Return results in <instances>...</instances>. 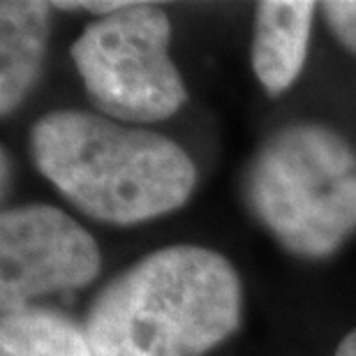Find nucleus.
<instances>
[{"label":"nucleus","mask_w":356,"mask_h":356,"mask_svg":"<svg viewBox=\"0 0 356 356\" xmlns=\"http://www.w3.org/2000/svg\"><path fill=\"white\" fill-rule=\"evenodd\" d=\"M243 287L211 248H160L106 282L86 324L95 356H204L241 324Z\"/></svg>","instance_id":"nucleus-1"},{"label":"nucleus","mask_w":356,"mask_h":356,"mask_svg":"<svg viewBox=\"0 0 356 356\" xmlns=\"http://www.w3.org/2000/svg\"><path fill=\"white\" fill-rule=\"evenodd\" d=\"M31 153L74 209L109 225L178 211L197 185L195 162L176 141L88 111L42 116L31 130Z\"/></svg>","instance_id":"nucleus-2"},{"label":"nucleus","mask_w":356,"mask_h":356,"mask_svg":"<svg viewBox=\"0 0 356 356\" xmlns=\"http://www.w3.org/2000/svg\"><path fill=\"white\" fill-rule=\"evenodd\" d=\"M243 195L289 252L324 259L356 232V151L326 125H287L254 153Z\"/></svg>","instance_id":"nucleus-3"},{"label":"nucleus","mask_w":356,"mask_h":356,"mask_svg":"<svg viewBox=\"0 0 356 356\" xmlns=\"http://www.w3.org/2000/svg\"><path fill=\"white\" fill-rule=\"evenodd\" d=\"M169 40L172 21L148 3H127L83 28L70 56L102 116L158 123L181 111L188 88L169 58Z\"/></svg>","instance_id":"nucleus-4"},{"label":"nucleus","mask_w":356,"mask_h":356,"mask_svg":"<svg viewBox=\"0 0 356 356\" xmlns=\"http://www.w3.org/2000/svg\"><path fill=\"white\" fill-rule=\"evenodd\" d=\"M99 268L95 238L56 206L26 204L0 216L3 317L33 308L35 298L86 287Z\"/></svg>","instance_id":"nucleus-5"},{"label":"nucleus","mask_w":356,"mask_h":356,"mask_svg":"<svg viewBox=\"0 0 356 356\" xmlns=\"http://www.w3.org/2000/svg\"><path fill=\"white\" fill-rule=\"evenodd\" d=\"M317 5L305 0H264L252 21V70L268 95H280L298 79L308 58Z\"/></svg>","instance_id":"nucleus-6"},{"label":"nucleus","mask_w":356,"mask_h":356,"mask_svg":"<svg viewBox=\"0 0 356 356\" xmlns=\"http://www.w3.org/2000/svg\"><path fill=\"white\" fill-rule=\"evenodd\" d=\"M49 3H0V113L10 116L40 79L49 40Z\"/></svg>","instance_id":"nucleus-7"},{"label":"nucleus","mask_w":356,"mask_h":356,"mask_svg":"<svg viewBox=\"0 0 356 356\" xmlns=\"http://www.w3.org/2000/svg\"><path fill=\"white\" fill-rule=\"evenodd\" d=\"M0 356H95L86 331L60 312L28 308L5 315Z\"/></svg>","instance_id":"nucleus-8"},{"label":"nucleus","mask_w":356,"mask_h":356,"mask_svg":"<svg viewBox=\"0 0 356 356\" xmlns=\"http://www.w3.org/2000/svg\"><path fill=\"white\" fill-rule=\"evenodd\" d=\"M317 7L336 40L347 51L356 54V0H329Z\"/></svg>","instance_id":"nucleus-9"},{"label":"nucleus","mask_w":356,"mask_h":356,"mask_svg":"<svg viewBox=\"0 0 356 356\" xmlns=\"http://www.w3.org/2000/svg\"><path fill=\"white\" fill-rule=\"evenodd\" d=\"M127 3L123 0H109V3H54V7L58 10H67V12H92V14H99L102 17H109V14L123 10Z\"/></svg>","instance_id":"nucleus-10"},{"label":"nucleus","mask_w":356,"mask_h":356,"mask_svg":"<svg viewBox=\"0 0 356 356\" xmlns=\"http://www.w3.org/2000/svg\"><path fill=\"white\" fill-rule=\"evenodd\" d=\"M336 356H356V329L350 331L343 340H340Z\"/></svg>","instance_id":"nucleus-11"},{"label":"nucleus","mask_w":356,"mask_h":356,"mask_svg":"<svg viewBox=\"0 0 356 356\" xmlns=\"http://www.w3.org/2000/svg\"><path fill=\"white\" fill-rule=\"evenodd\" d=\"M7 162H10V158H7V151L3 148V192H7V181H10V172H7Z\"/></svg>","instance_id":"nucleus-12"}]
</instances>
